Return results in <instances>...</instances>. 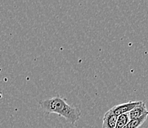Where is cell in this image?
<instances>
[{"label":"cell","mask_w":148,"mask_h":128,"mask_svg":"<svg viewBox=\"0 0 148 128\" xmlns=\"http://www.w3.org/2000/svg\"><path fill=\"white\" fill-rule=\"evenodd\" d=\"M129 121H130V118H129L128 113L118 116L116 128H123L124 127L127 125Z\"/></svg>","instance_id":"6"},{"label":"cell","mask_w":148,"mask_h":128,"mask_svg":"<svg viewBox=\"0 0 148 128\" xmlns=\"http://www.w3.org/2000/svg\"><path fill=\"white\" fill-rule=\"evenodd\" d=\"M148 110L147 109L146 105L144 102L137 105L136 107H134L133 110H130L128 113L129 118L130 119H134V118H138L139 117L142 116L145 114H147Z\"/></svg>","instance_id":"4"},{"label":"cell","mask_w":148,"mask_h":128,"mask_svg":"<svg viewBox=\"0 0 148 128\" xmlns=\"http://www.w3.org/2000/svg\"><path fill=\"white\" fill-rule=\"evenodd\" d=\"M39 105L47 113L58 114L73 125L77 123L81 116V110L78 107L69 105L66 99L60 96L40 101Z\"/></svg>","instance_id":"1"},{"label":"cell","mask_w":148,"mask_h":128,"mask_svg":"<svg viewBox=\"0 0 148 128\" xmlns=\"http://www.w3.org/2000/svg\"><path fill=\"white\" fill-rule=\"evenodd\" d=\"M142 102V101H134V102L130 101V102H125V103L119 104V105H117L114 106L113 107H111V110H112L113 113L116 116H118L121 115V114L129 113L130 110H133L134 107L140 105Z\"/></svg>","instance_id":"2"},{"label":"cell","mask_w":148,"mask_h":128,"mask_svg":"<svg viewBox=\"0 0 148 128\" xmlns=\"http://www.w3.org/2000/svg\"><path fill=\"white\" fill-rule=\"evenodd\" d=\"M148 116V113L145 114L142 116L139 117L138 118H134V119H130L127 125L124 127L123 128H138L142 126L144 122L146 121L147 118Z\"/></svg>","instance_id":"5"},{"label":"cell","mask_w":148,"mask_h":128,"mask_svg":"<svg viewBox=\"0 0 148 128\" xmlns=\"http://www.w3.org/2000/svg\"><path fill=\"white\" fill-rule=\"evenodd\" d=\"M117 116L113 113L112 110H108L105 113L103 118V128H116Z\"/></svg>","instance_id":"3"}]
</instances>
